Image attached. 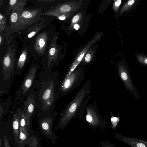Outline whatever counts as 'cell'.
Returning <instances> with one entry per match:
<instances>
[{
	"mask_svg": "<svg viewBox=\"0 0 147 147\" xmlns=\"http://www.w3.org/2000/svg\"><path fill=\"white\" fill-rule=\"evenodd\" d=\"M57 71L41 70L35 85L39 105V111L42 113H50L54 110L59 98L57 87L59 79Z\"/></svg>",
	"mask_w": 147,
	"mask_h": 147,
	"instance_id": "obj_1",
	"label": "cell"
},
{
	"mask_svg": "<svg viewBox=\"0 0 147 147\" xmlns=\"http://www.w3.org/2000/svg\"><path fill=\"white\" fill-rule=\"evenodd\" d=\"M15 50L9 48L6 53L1 57L0 67V95L7 94L16 74Z\"/></svg>",
	"mask_w": 147,
	"mask_h": 147,
	"instance_id": "obj_2",
	"label": "cell"
},
{
	"mask_svg": "<svg viewBox=\"0 0 147 147\" xmlns=\"http://www.w3.org/2000/svg\"><path fill=\"white\" fill-rule=\"evenodd\" d=\"M91 82L88 80L82 86L74 98L61 113L59 122L60 124L66 122L77 113L84 101L86 96L90 94Z\"/></svg>",
	"mask_w": 147,
	"mask_h": 147,
	"instance_id": "obj_3",
	"label": "cell"
},
{
	"mask_svg": "<svg viewBox=\"0 0 147 147\" xmlns=\"http://www.w3.org/2000/svg\"><path fill=\"white\" fill-rule=\"evenodd\" d=\"M39 69L40 65L38 64L32 63L16 92L15 96L17 100H23L27 95L35 89L37 73Z\"/></svg>",
	"mask_w": 147,
	"mask_h": 147,
	"instance_id": "obj_4",
	"label": "cell"
},
{
	"mask_svg": "<svg viewBox=\"0 0 147 147\" xmlns=\"http://www.w3.org/2000/svg\"><path fill=\"white\" fill-rule=\"evenodd\" d=\"M84 71L82 68L77 67L71 74L64 77L57 89L59 98L69 94L82 82Z\"/></svg>",
	"mask_w": 147,
	"mask_h": 147,
	"instance_id": "obj_5",
	"label": "cell"
},
{
	"mask_svg": "<svg viewBox=\"0 0 147 147\" xmlns=\"http://www.w3.org/2000/svg\"><path fill=\"white\" fill-rule=\"evenodd\" d=\"M40 8L24 9L21 13L13 32H16L28 27L38 21L42 16Z\"/></svg>",
	"mask_w": 147,
	"mask_h": 147,
	"instance_id": "obj_6",
	"label": "cell"
},
{
	"mask_svg": "<svg viewBox=\"0 0 147 147\" xmlns=\"http://www.w3.org/2000/svg\"><path fill=\"white\" fill-rule=\"evenodd\" d=\"M22 107L24 111L27 122L30 126L32 117L39 111L38 101L35 89L23 100Z\"/></svg>",
	"mask_w": 147,
	"mask_h": 147,
	"instance_id": "obj_7",
	"label": "cell"
},
{
	"mask_svg": "<svg viewBox=\"0 0 147 147\" xmlns=\"http://www.w3.org/2000/svg\"><path fill=\"white\" fill-rule=\"evenodd\" d=\"M117 69L118 75L126 89L134 96L136 100H139L138 93L132 80L127 64L125 62L119 63L117 65Z\"/></svg>",
	"mask_w": 147,
	"mask_h": 147,
	"instance_id": "obj_8",
	"label": "cell"
},
{
	"mask_svg": "<svg viewBox=\"0 0 147 147\" xmlns=\"http://www.w3.org/2000/svg\"><path fill=\"white\" fill-rule=\"evenodd\" d=\"M27 0H19L10 14L9 29L13 32L17 23L19 17L24 9Z\"/></svg>",
	"mask_w": 147,
	"mask_h": 147,
	"instance_id": "obj_9",
	"label": "cell"
},
{
	"mask_svg": "<svg viewBox=\"0 0 147 147\" xmlns=\"http://www.w3.org/2000/svg\"><path fill=\"white\" fill-rule=\"evenodd\" d=\"M26 48L23 49L16 63V75L20 76L28 64L30 58Z\"/></svg>",
	"mask_w": 147,
	"mask_h": 147,
	"instance_id": "obj_10",
	"label": "cell"
},
{
	"mask_svg": "<svg viewBox=\"0 0 147 147\" xmlns=\"http://www.w3.org/2000/svg\"><path fill=\"white\" fill-rule=\"evenodd\" d=\"M36 37L34 43V49L38 55H43L46 50L48 40V35L46 32H42L38 34Z\"/></svg>",
	"mask_w": 147,
	"mask_h": 147,
	"instance_id": "obj_11",
	"label": "cell"
},
{
	"mask_svg": "<svg viewBox=\"0 0 147 147\" xmlns=\"http://www.w3.org/2000/svg\"><path fill=\"white\" fill-rule=\"evenodd\" d=\"M22 108H19L14 112L12 116V126L15 138L18 143L20 128Z\"/></svg>",
	"mask_w": 147,
	"mask_h": 147,
	"instance_id": "obj_12",
	"label": "cell"
},
{
	"mask_svg": "<svg viewBox=\"0 0 147 147\" xmlns=\"http://www.w3.org/2000/svg\"><path fill=\"white\" fill-rule=\"evenodd\" d=\"M121 140L131 147H147V140L125 136H121Z\"/></svg>",
	"mask_w": 147,
	"mask_h": 147,
	"instance_id": "obj_13",
	"label": "cell"
},
{
	"mask_svg": "<svg viewBox=\"0 0 147 147\" xmlns=\"http://www.w3.org/2000/svg\"><path fill=\"white\" fill-rule=\"evenodd\" d=\"M12 98L9 97L4 102L1 100L0 101V117L1 119L4 115H6L9 111L11 103Z\"/></svg>",
	"mask_w": 147,
	"mask_h": 147,
	"instance_id": "obj_14",
	"label": "cell"
},
{
	"mask_svg": "<svg viewBox=\"0 0 147 147\" xmlns=\"http://www.w3.org/2000/svg\"><path fill=\"white\" fill-rule=\"evenodd\" d=\"M22 113L20 121V127L24 132L28 136V129H29L30 126L28 124L24 112L22 107Z\"/></svg>",
	"mask_w": 147,
	"mask_h": 147,
	"instance_id": "obj_15",
	"label": "cell"
},
{
	"mask_svg": "<svg viewBox=\"0 0 147 147\" xmlns=\"http://www.w3.org/2000/svg\"><path fill=\"white\" fill-rule=\"evenodd\" d=\"M45 20H44L43 22H41L40 23L35 26L34 27H32V30L28 34L27 37L29 38L33 37L40 30L46 26V24H45Z\"/></svg>",
	"mask_w": 147,
	"mask_h": 147,
	"instance_id": "obj_16",
	"label": "cell"
},
{
	"mask_svg": "<svg viewBox=\"0 0 147 147\" xmlns=\"http://www.w3.org/2000/svg\"><path fill=\"white\" fill-rule=\"evenodd\" d=\"M137 0H130L125 3L122 7L119 13L122 14L128 11L134 5Z\"/></svg>",
	"mask_w": 147,
	"mask_h": 147,
	"instance_id": "obj_17",
	"label": "cell"
},
{
	"mask_svg": "<svg viewBox=\"0 0 147 147\" xmlns=\"http://www.w3.org/2000/svg\"><path fill=\"white\" fill-rule=\"evenodd\" d=\"M19 0H10L9 1L7 9L6 15H9L11 11H12Z\"/></svg>",
	"mask_w": 147,
	"mask_h": 147,
	"instance_id": "obj_18",
	"label": "cell"
},
{
	"mask_svg": "<svg viewBox=\"0 0 147 147\" xmlns=\"http://www.w3.org/2000/svg\"><path fill=\"white\" fill-rule=\"evenodd\" d=\"M6 18L3 15L0 14V34L6 28Z\"/></svg>",
	"mask_w": 147,
	"mask_h": 147,
	"instance_id": "obj_19",
	"label": "cell"
},
{
	"mask_svg": "<svg viewBox=\"0 0 147 147\" xmlns=\"http://www.w3.org/2000/svg\"><path fill=\"white\" fill-rule=\"evenodd\" d=\"M27 137L28 136L24 132L22 128L20 127L19 137L20 145H21L27 139Z\"/></svg>",
	"mask_w": 147,
	"mask_h": 147,
	"instance_id": "obj_20",
	"label": "cell"
},
{
	"mask_svg": "<svg viewBox=\"0 0 147 147\" xmlns=\"http://www.w3.org/2000/svg\"><path fill=\"white\" fill-rule=\"evenodd\" d=\"M137 59L139 63L142 65H147V56L143 55H138Z\"/></svg>",
	"mask_w": 147,
	"mask_h": 147,
	"instance_id": "obj_21",
	"label": "cell"
},
{
	"mask_svg": "<svg viewBox=\"0 0 147 147\" xmlns=\"http://www.w3.org/2000/svg\"><path fill=\"white\" fill-rule=\"evenodd\" d=\"M4 147H11L9 144L8 139L6 136L3 137Z\"/></svg>",
	"mask_w": 147,
	"mask_h": 147,
	"instance_id": "obj_22",
	"label": "cell"
},
{
	"mask_svg": "<svg viewBox=\"0 0 147 147\" xmlns=\"http://www.w3.org/2000/svg\"><path fill=\"white\" fill-rule=\"evenodd\" d=\"M119 118L118 117H116L112 116L111 118V121L114 124H115L116 125L117 123L119 121Z\"/></svg>",
	"mask_w": 147,
	"mask_h": 147,
	"instance_id": "obj_23",
	"label": "cell"
},
{
	"mask_svg": "<svg viewBox=\"0 0 147 147\" xmlns=\"http://www.w3.org/2000/svg\"><path fill=\"white\" fill-rule=\"evenodd\" d=\"M91 59V55L90 53H88L86 55L85 58L84 60L86 63H89Z\"/></svg>",
	"mask_w": 147,
	"mask_h": 147,
	"instance_id": "obj_24",
	"label": "cell"
},
{
	"mask_svg": "<svg viewBox=\"0 0 147 147\" xmlns=\"http://www.w3.org/2000/svg\"><path fill=\"white\" fill-rule=\"evenodd\" d=\"M121 3V1L120 0H117L115 1L114 3V5L115 7V9L116 10H117V9L119 8Z\"/></svg>",
	"mask_w": 147,
	"mask_h": 147,
	"instance_id": "obj_25",
	"label": "cell"
},
{
	"mask_svg": "<svg viewBox=\"0 0 147 147\" xmlns=\"http://www.w3.org/2000/svg\"><path fill=\"white\" fill-rule=\"evenodd\" d=\"M79 18V16L78 15H75L72 18V22L73 23H76L78 20Z\"/></svg>",
	"mask_w": 147,
	"mask_h": 147,
	"instance_id": "obj_26",
	"label": "cell"
},
{
	"mask_svg": "<svg viewBox=\"0 0 147 147\" xmlns=\"http://www.w3.org/2000/svg\"><path fill=\"white\" fill-rule=\"evenodd\" d=\"M74 28L76 30H78L80 26L78 24H76L74 25Z\"/></svg>",
	"mask_w": 147,
	"mask_h": 147,
	"instance_id": "obj_27",
	"label": "cell"
},
{
	"mask_svg": "<svg viewBox=\"0 0 147 147\" xmlns=\"http://www.w3.org/2000/svg\"><path fill=\"white\" fill-rule=\"evenodd\" d=\"M2 36H1H1H0V45H1L2 44V42L3 41V38L2 37Z\"/></svg>",
	"mask_w": 147,
	"mask_h": 147,
	"instance_id": "obj_28",
	"label": "cell"
},
{
	"mask_svg": "<svg viewBox=\"0 0 147 147\" xmlns=\"http://www.w3.org/2000/svg\"><path fill=\"white\" fill-rule=\"evenodd\" d=\"M40 1H43V2H46L47 1V2H53V1H54V0H39Z\"/></svg>",
	"mask_w": 147,
	"mask_h": 147,
	"instance_id": "obj_29",
	"label": "cell"
},
{
	"mask_svg": "<svg viewBox=\"0 0 147 147\" xmlns=\"http://www.w3.org/2000/svg\"><path fill=\"white\" fill-rule=\"evenodd\" d=\"M1 139H0V145H1Z\"/></svg>",
	"mask_w": 147,
	"mask_h": 147,
	"instance_id": "obj_30",
	"label": "cell"
}]
</instances>
